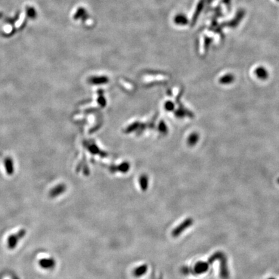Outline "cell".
<instances>
[{
    "label": "cell",
    "mask_w": 279,
    "mask_h": 279,
    "mask_svg": "<svg viewBox=\"0 0 279 279\" xmlns=\"http://www.w3.org/2000/svg\"><path fill=\"white\" fill-rule=\"evenodd\" d=\"M216 260H220V275L222 278L227 279L229 277V271L227 264V259L225 255L223 253L217 252L213 255L208 260L209 264L213 263Z\"/></svg>",
    "instance_id": "obj_1"
},
{
    "label": "cell",
    "mask_w": 279,
    "mask_h": 279,
    "mask_svg": "<svg viewBox=\"0 0 279 279\" xmlns=\"http://www.w3.org/2000/svg\"><path fill=\"white\" fill-rule=\"evenodd\" d=\"M209 263L206 262H197L193 268H189L188 267H185L182 269V272L185 275H188L189 273H193L195 275H201L207 271L209 269Z\"/></svg>",
    "instance_id": "obj_2"
},
{
    "label": "cell",
    "mask_w": 279,
    "mask_h": 279,
    "mask_svg": "<svg viewBox=\"0 0 279 279\" xmlns=\"http://www.w3.org/2000/svg\"><path fill=\"white\" fill-rule=\"evenodd\" d=\"M193 224V220L191 218H188L180 223L172 231V236L173 237H177L180 236L184 231L188 229Z\"/></svg>",
    "instance_id": "obj_3"
},
{
    "label": "cell",
    "mask_w": 279,
    "mask_h": 279,
    "mask_svg": "<svg viewBox=\"0 0 279 279\" xmlns=\"http://www.w3.org/2000/svg\"><path fill=\"white\" fill-rule=\"evenodd\" d=\"M25 234V231L24 230H21L17 234L12 235V236L9 237L8 240V244L10 249H13V248L16 246L18 240L24 236Z\"/></svg>",
    "instance_id": "obj_4"
},
{
    "label": "cell",
    "mask_w": 279,
    "mask_h": 279,
    "mask_svg": "<svg viewBox=\"0 0 279 279\" xmlns=\"http://www.w3.org/2000/svg\"><path fill=\"white\" fill-rule=\"evenodd\" d=\"M148 269V266L146 264L141 265L136 268L133 272V274L135 277H140L145 275Z\"/></svg>",
    "instance_id": "obj_5"
},
{
    "label": "cell",
    "mask_w": 279,
    "mask_h": 279,
    "mask_svg": "<svg viewBox=\"0 0 279 279\" xmlns=\"http://www.w3.org/2000/svg\"><path fill=\"white\" fill-rule=\"evenodd\" d=\"M255 73L258 78L260 79H266L268 77V72L264 67H257L255 71Z\"/></svg>",
    "instance_id": "obj_6"
},
{
    "label": "cell",
    "mask_w": 279,
    "mask_h": 279,
    "mask_svg": "<svg viewBox=\"0 0 279 279\" xmlns=\"http://www.w3.org/2000/svg\"><path fill=\"white\" fill-rule=\"evenodd\" d=\"M40 265L43 268L50 269V268H52L54 267L55 265V262H54V260L51 258L43 259V260H41L40 261Z\"/></svg>",
    "instance_id": "obj_7"
},
{
    "label": "cell",
    "mask_w": 279,
    "mask_h": 279,
    "mask_svg": "<svg viewBox=\"0 0 279 279\" xmlns=\"http://www.w3.org/2000/svg\"><path fill=\"white\" fill-rule=\"evenodd\" d=\"M66 189L65 186L64 185H58V187L55 188L54 189H52L51 193H50V196L51 197H55L56 196H58L63 193H64Z\"/></svg>",
    "instance_id": "obj_8"
},
{
    "label": "cell",
    "mask_w": 279,
    "mask_h": 279,
    "mask_svg": "<svg viewBox=\"0 0 279 279\" xmlns=\"http://www.w3.org/2000/svg\"><path fill=\"white\" fill-rule=\"evenodd\" d=\"M234 80V76L232 74H228L226 75L222 76L220 79L219 82L222 84H229L232 83Z\"/></svg>",
    "instance_id": "obj_9"
},
{
    "label": "cell",
    "mask_w": 279,
    "mask_h": 279,
    "mask_svg": "<svg viewBox=\"0 0 279 279\" xmlns=\"http://www.w3.org/2000/svg\"><path fill=\"white\" fill-rule=\"evenodd\" d=\"M139 183L140 185V188L143 191H146L148 188V178L146 175H141L139 179Z\"/></svg>",
    "instance_id": "obj_10"
},
{
    "label": "cell",
    "mask_w": 279,
    "mask_h": 279,
    "mask_svg": "<svg viewBox=\"0 0 279 279\" xmlns=\"http://www.w3.org/2000/svg\"><path fill=\"white\" fill-rule=\"evenodd\" d=\"M278 183H279V178H278Z\"/></svg>",
    "instance_id": "obj_11"
},
{
    "label": "cell",
    "mask_w": 279,
    "mask_h": 279,
    "mask_svg": "<svg viewBox=\"0 0 279 279\" xmlns=\"http://www.w3.org/2000/svg\"><path fill=\"white\" fill-rule=\"evenodd\" d=\"M270 279H273V278H270Z\"/></svg>",
    "instance_id": "obj_12"
}]
</instances>
